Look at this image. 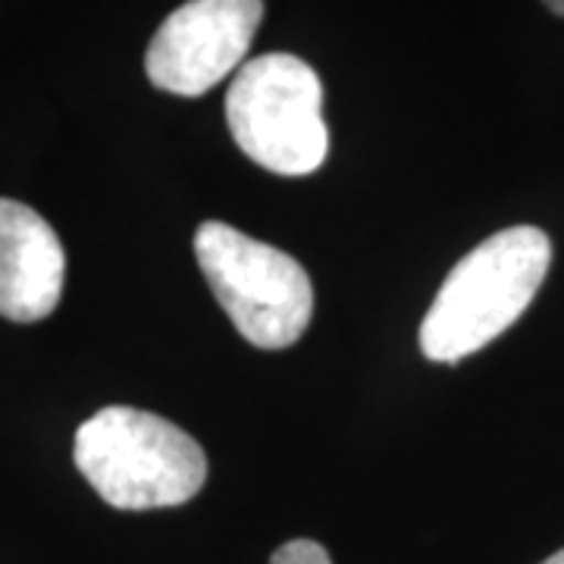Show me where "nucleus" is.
Listing matches in <instances>:
<instances>
[{
  "instance_id": "obj_1",
  "label": "nucleus",
  "mask_w": 564,
  "mask_h": 564,
  "mask_svg": "<svg viewBox=\"0 0 564 564\" xmlns=\"http://www.w3.org/2000/svg\"><path fill=\"white\" fill-rule=\"evenodd\" d=\"M552 263V242L536 226L489 236L452 267L421 323V351L455 364L499 339L536 299Z\"/></svg>"
},
{
  "instance_id": "obj_2",
  "label": "nucleus",
  "mask_w": 564,
  "mask_h": 564,
  "mask_svg": "<svg viewBox=\"0 0 564 564\" xmlns=\"http://www.w3.org/2000/svg\"><path fill=\"white\" fill-rule=\"evenodd\" d=\"M76 467L120 511L176 508L207 480L204 448L151 411L110 404L76 430Z\"/></svg>"
},
{
  "instance_id": "obj_3",
  "label": "nucleus",
  "mask_w": 564,
  "mask_h": 564,
  "mask_svg": "<svg viewBox=\"0 0 564 564\" xmlns=\"http://www.w3.org/2000/svg\"><path fill=\"white\" fill-rule=\"evenodd\" d=\"M195 258L226 317L254 348L280 351L302 339L314 289L292 254L210 220L195 232Z\"/></svg>"
},
{
  "instance_id": "obj_4",
  "label": "nucleus",
  "mask_w": 564,
  "mask_h": 564,
  "mask_svg": "<svg viewBox=\"0 0 564 564\" xmlns=\"http://www.w3.org/2000/svg\"><path fill=\"white\" fill-rule=\"evenodd\" d=\"M226 122L245 158L276 176H311L329 151L323 82L292 54L245 63L226 95Z\"/></svg>"
},
{
  "instance_id": "obj_5",
  "label": "nucleus",
  "mask_w": 564,
  "mask_h": 564,
  "mask_svg": "<svg viewBox=\"0 0 564 564\" xmlns=\"http://www.w3.org/2000/svg\"><path fill=\"white\" fill-rule=\"evenodd\" d=\"M261 0H188L154 32L144 69L154 88L198 98L245 61L261 25Z\"/></svg>"
},
{
  "instance_id": "obj_6",
  "label": "nucleus",
  "mask_w": 564,
  "mask_h": 564,
  "mask_svg": "<svg viewBox=\"0 0 564 564\" xmlns=\"http://www.w3.org/2000/svg\"><path fill=\"white\" fill-rule=\"evenodd\" d=\"M66 254L29 204L0 198V317L39 323L61 304Z\"/></svg>"
},
{
  "instance_id": "obj_7",
  "label": "nucleus",
  "mask_w": 564,
  "mask_h": 564,
  "mask_svg": "<svg viewBox=\"0 0 564 564\" xmlns=\"http://www.w3.org/2000/svg\"><path fill=\"white\" fill-rule=\"evenodd\" d=\"M270 564H333L329 552L314 540H292L273 552Z\"/></svg>"
},
{
  "instance_id": "obj_8",
  "label": "nucleus",
  "mask_w": 564,
  "mask_h": 564,
  "mask_svg": "<svg viewBox=\"0 0 564 564\" xmlns=\"http://www.w3.org/2000/svg\"><path fill=\"white\" fill-rule=\"evenodd\" d=\"M545 7L552 10V13H558V17H564V0H543Z\"/></svg>"
},
{
  "instance_id": "obj_9",
  "label": "nucleus",
  "mask_w": 564,
  "mask_h": 564,
  "mask_svg": "<svg viewBox=\"0 0 564 564\" xmlns=\"http://www.w3.org/2000/svg\"><path fill=\"white\" fill-rule=\"evenodd\" d=\"M543 564H564V549L562 552H555V555H549Z\"/></svg>"
}]
</instances>
